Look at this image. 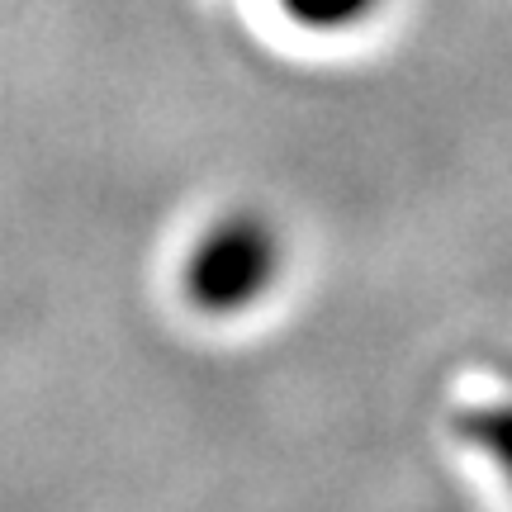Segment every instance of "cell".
Listing matches in <instances>:
<instances>
[{
  "label": "cell",
  "mask_w": 512,
  "mask_h": 512,
  "mask_svg": "<svg viewBox=\"0 0 512 512\" xmlns=\"http://www.w3.org/2000/svg\"><path fill=\"white\" fill-rule=\"evenodd\" d=\"M280 275V238L261 214L219 219L185 261V294L200 313H242Z\"/></svg>",
  "instance_id": "6da1fadb"
},
{
  "label": "cell",
  "mask_w": 512,
  "mask_h": 512,
  "mask_svg": "<svg viewBox=\"0 0 512 512\" xmlns=\"http://www.w3.org/2000/svg\"><path fill=\"white\" fill-rule=\"evenodd\" d=\"M456 437L465 446H475L479 456L494 465L498 475L512 484V399L508 403H470V408H456Z\"/></svg>",
  "instance_id": "7a4b0ae2"
},
{
  "label": "cell",
  "mask_w": 512,
  "mask_h": 512,
  "mask_svg": "<svg viewBox=\"0 0 512 512\" xmlns=\"http://www.w3.org/2000/svg\"><path fill=\"white\" fill-rule=\"evenodd\" d=\"M280 5H285V15L309 29H347L375 10V0H280Z\"/></svg>",
  "instance_id": "3957f363"
}]
</instances>
